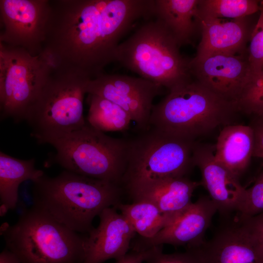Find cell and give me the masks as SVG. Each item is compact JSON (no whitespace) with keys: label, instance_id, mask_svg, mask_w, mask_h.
<instances>
[{"label":"cell","instance_id":"cell-1","mask_svg":"<svg viewBox=\"0 0 263 263\" xmlns=\"http://www.w3.org/2000/svg\"><path fill=\"white\" fill-rule=\"evenodd\" d=\"M40 56L51 70L92 79L115 61L120 40L140 19L154 16V0H50Z\"/></svg>","mask_w":263,"mask_h":263},{"label":"cell","instance_id":"cell-2","mask_svg":"<svg viewBox=\"0 0 263 263\" xmlns=\"http://www.w3.org/2000/svg\"><path fill=\"white\" fill-rule=\"evenodd\" d=\"M33 205L70 229L89 234L93 222L106 208L119 204L122 186L66 170L45 173L33 182Z\"/></svg>","mask_w":263,"mask_h":263},{"label":"cell","instance_id":"cell-3","mask_svg":"<svg viewBox=\"0 0 263 263\" xmlns=\"http://www.w3.org/2000/svg\"><path fill=\"white\" fill-rule=\"evenodd\" d=\"M238 113L234 103L192 78L169 91L153 105L150 128L194 141L217 127L231 124Z\"/></svg>","mask_w":263,"mask_h":263},{"label":"cell","instance_id":"cell-4","mask_svg":"<svg viewBox=\"0 0 263 263\" xmlns=\"http://www.w3.org/2000/svg\"><path fill=\"white\" fill-rule=\"evenodd\" d=\"M0 233L20 263H80L88 235L70 229L33 205L15 224L3 223Z\"/></svg>","mask_w":263,"mask_h":263},{"label":"cell","instance_id":"cell-5","mask_svg":"<svg viewBox=\"0 0 263 263\" xmlns=\"http://www.w3.org/2000/svg\"><path fill=\"white\" fill-rule=\"evenodd\" d=\"M38 142L55 148L53 162L65 170L122 186L130 141L109 136L86 122L77 129L46 136Z\"/></svg>","mask_w":263,"mask_h":263},{"label":"cell","instance_id":"cell-6","mask_svg":"<svg viewBox=\"0 0 263 263\" xmlns=\"http://www.w3.org/2000/svg\"><path fill=\"white\" fill-rule=\"evenodd\" d=\"M163 22L148 20L117 47L115 61L169 91L192 78L190 59Z\"/></svg>","mask_w":263,"mask_h":263},{"label":"cell","instance_id":"cell-7","mask_svg":"<svg viewBox=\"0 0 263 263\" xmlns=\"http://www.w3.org/2000/svg\"><path fill=\"white\" fill-rule=\"evenodd\" d=\"M92 78L69 70L52 71L25 120L37 140L77 129L86 123L83 98Z\"/></svg>","mask_w":263,"mask_h":263},{"label":"cell","instance_id":"cell-8","mask_svg":"<svg viewBox=\"0 0 263 263\" xmlns=\"http://www.w3.org/2000/svg\"><path fill=\"white\" fill-rule=\"evenodd\" d=\"M130 141L125 188L142 182L186 176L195 166V141L176 137L150 128Z\"/></svg>","mask_w":263,"mask_h":263},{"label":"cell","instance_id":"cell-9","mask_svg":"<svg viewBox=\"0 0 263 263\" xmlns=\"http://www.w3.org/2000/svg\"><path fill=\"white\" fill-rule=\"evenodd\" d=\"M51 72L39 55L0 42V119L25 120Z\"/></svg>","mask_w":263,"mask_h":263},{"label":"cell","instance_id":"cell-10","mask_svg":"<svg viewBox=\"0 0 263 263\" xmlns=\"http://www.w3.org/2000/svg\"><path fill=\"white\" fill-rule=\"evenodd\" d=\"M50 10V0H0V42L40 54Z\"/></svg>","mask_w":263,"mask_h":263},{"label":"cell","instance_id":"cell-11","mask_svg":"<svg viewBox=\"0 0 263 263\" xmlns=\"http://www.w3.org/2000/svg\"><path fill=\"white\" fill-rule=\"evenodd\" d=\"M163 87L142 77L102 73L91 79L87 93L107 99L121 107L139 129L150 128L153 100Z\"/></svg>","mask_w":263,"mask_h":263},{"label":"cell","instance_id":"cell-12","mask_svg":"<svg viewBox=\"0 0 263 263\" xmlns=\"http://www.w3.org/2000/svg\"><path fill=\"white\" fill-rule=\"evenodd\" d=\"M247 56V52L196 56L190 59V72L202 85L235 103L252 73Z\"/></svg>","mask_w":263,"mask_h":263},{"label":"cell","instance_id":"cell-13","mask_svg":"<svg viewBox=\"0 0 263 263\" xmlns=\"http://www.w3.org/2000/svg\"><path fill=\"white\" fill-rule=\"evenodd\" d=\"M217 207L209 196H200L151 238L140 237L131 243L132 250L144 251L169 244L186 248L200 246Z\"/></svg>","mask_w":263,"mask_h":263},{"label":"cell","instance_id":"cell-14","mask_svg":"<svg viewBox=\"0 0 263 263\" xmlns=\"http://www.w3.org/2000/svg\"><path fill=\"white\" fill-rule=\"evenodd\" d=\"M215 145L195 143L192 158L201 173V185L207 190L222 215L237 214L244 202L246 189L238 177L215 159Z\"/></svg>","mask_w":263,"mask_h":263},{"label":"cell","instance_id":"cell-15","mask_svg":"<svg viewBox=\"0 0 263 263\" xmlns=\"http://www.w3.org/2000/svg\"><path fill=\"white\" fill-rule=\"evenodd\" d=\"M198 248L204 263H263V245L236 216Z\"/></svg>","mask_w":263,"mask_h":263},{"label":"cell","instance_id":"cell-16","mask_svg":"<svg viewBox=\"0 0 263 263\" xmlns=\"http://www.w3.org/2000/svg\"><path fill=\"white\" fill-rule=\"evenodd\" d=\"M116 210L108 207L98 215L99 225L87 236L80 263H102L111 259L117 261L128 253L136 232Z\"/></svg>","mask_w":263,"mask_h":263},{"label":"cell","instance_id":"cell-17","mask_svg":"<svg viewBox=\"0 0 263 263\" xmlns=\"http://www.w3.org/2000/svg\"><path fill=\"white\" fill-rule=\"evenodd\" d=\"M249 17L229 20L195 19L201 35L196 56L246 53L247 44L256 24Z\"/></svg>","mask_w":263,"mask_h":263},{"label":"cell","instance_id":"cell-18","mask_svg":"<svg viewBox=\"0 0 263 263\" xmlns=\"http://www.w3.org/2000/svg\"><path fill=\"white\" fill-rule=\"evenodd\" d=\"M200 182L186 176L148 181L125 188L133 201H146L155 205L171 221L192 203L193 191Z\"/></svg>","mask_w":263,"mask_h":263},{"label":"cell","instance_id":"cell-19","mask_svg":"<svg viewBox=\"0 0 263 263\" xmlns=\"http://www.w3.org/2000/svg\"><path fill=\"white\" fill-rule=\"evenodd\" d=\"M254 133L250 126L230 124L224 126L215 145V159L236 176L248 167L253 157Z\"/></svg>","mask_w":263,"mask_h":263},{"label":"cell","instance_id":"cell-20","mask_svg":"<svg viewBox=\"0 0 263 263\" xmlns=\"http://www.w3.org/2000/svg\"><path fill=\"white\" fill-rule=\"evenodd\" d=\"M199 0H154V17L161 20L177 43L191 44L199 31L195 18Z\"/></svg>","mask_w":263,"mask_h":263},{"label":"cell","instance_id":"cell-21","mask_svg":"<svg viewBox=\"0 0 263 263\" xmlns=\"http://www.w3.org/2000/svg\"><path fill=\"white\" fill-rule=\"evenodd\" d=\"M34 159L21 160L0 152V215L14 209L18 201V189L27 180L34 182L44 172L35 167Z\"/></svg>","mask_w":263,"mask_h":263},{"label":"cell","instance_id":"cell-22","mask_svg":"<svg viewBox=\"0 0 263 263\" xmlns=\"http://www.w3.org/2000/svg\"><path fill=\"white\" fill-rule=\"evenodd\" d=\"M115 208L127 218L136 233L144 238L154 237L171 221L155 205L146 201L120 203Z\"/></svg>","mask_w":263,"mask_h":263},{"label":"cell","instance_id":"cell-23","mask_svg":"<svg viewBox=\"0 0 263 263\" xmlns=\"http://www.w3.org/2000/svg\"><path fill=\"white\" fill-rule=\"evenodd\" d=\"M89 110L87 122L95 129L104 132L127 130L132 118L121 107L101 96L89 94Z\"/></svg>","mask_w":263,"mask_h":263},{"label":"cell","instance_id":"cell-24","mask_svg":"<svg viewBox=\"0 0 263 263\" xmlns=\"http://www.w3.org/2000/svg\"><path fill=\"white\" fill-rule=\"evenodd\" d=\"M256 0H199L195 19L248 17L260 11V2Z\"/></svg>","mask_w":263,"mask_h":263},{"label":"cell","instance_id":"cell-25","mask_svg":"<svg viewBox=\"0 0 263 263\" xmlns=\"http://www.w3.org/2000/svg\"><path fill=\"white\" fill-rule=\"evenodd\" d=\"M235 104L240 113L263 118V70L251 73Z\"/></svg>","mask_w":263,"mask_h":263},{"label":"cell","instance_id":"cell-26","mask_svg":"<svg viewBox=\"0 0 263 263\" xmlns=\"http://www.w3.org/2000/svg\"><path fill=\"white\" fill-rule=\"evenodd\" d=\"M145 251L146 263H204L198 247L170 254L163 253L162 245L155 246Z\"/></svg>","mask_w":263,"mask_h":263},{"label":"cell","instance_id":"cell-27","mask_svg":"<svg viewBox=\"0 0 263 263\" xmlns=\"http://www.w3.org/2000/svg\"><path fill=\"white\" fill-rule=\"evenodd\" d=\"M259 12V16L252 32L247 51L252 73L263 70V1L260 2Z\"/></svg>","mask_w":263,"mask_h":263},{"label":"cell","instance_id":"cell-28","mask_svg":"<svg viewBox=\"0 0 263 263\" xmlns=\"http://www.w3.org/2000/svg\"><path fill=\"white\" fill-rule=\"evenodd\" d=\"M263 212V170L253 185L246 189V195L240 212L236 214L241 218L254 216Z\"/></svg>","mask_w":263,"mask_h":263},{"label":"cell","instance_id":"cell-29","mask_svg":"<svg viewBox=\"0 0 263 263\" xmlns=\"http://www.w3.org/2000/svg\"><path fill=\"white\" fill-rule=\"evenodd\" d=\"M251 126L254 133V146L253 157L263 159V118H257Z\"/></svg>","mask_w":263,"mask_h":263},{"label":"cell","instance_id":"cell-30","mask_svg":"<svg viewBox=\"0 0 263 263\" xmlns=\"http://www.w3.org/2000/svg\"><path fill=\"white\" fill-rule=\"evenodd\" d=\"M250 230L263 245V212L254 216L241 218Z\"/></svg>","mask_w":263,"mask_h":263},{"label":"cell","instance_id":"cell-31","mask_svg":"<svg viewBox=\"0 0 263 263\" xmlns=\"http://www.w3.org/2000/svg\"><path fill=\"white\" fill-rule=\"evenodd\" d=\"M146 256V251H135L132 250L124 257L116 261L115 263H143Z\"/></svg>","mask_w":263,"mask_h":263},{"label":"cell","instance_id":"cell-32","mask_svg":"<svg viewBox=\"0 0 263 263\" xmlns=\"http://www.w3.org/2000/svg\"><path fill=\"white\" fill-rule=\"evenodd\" d=\"M0 263H20V262L14 253L5 248L0 253Z\"/></svg>","mask_w":263,"mask_h":263}]
</instances>
